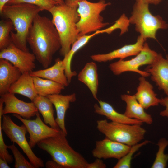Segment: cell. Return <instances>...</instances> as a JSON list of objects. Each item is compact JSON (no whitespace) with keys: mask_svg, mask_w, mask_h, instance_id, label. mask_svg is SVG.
Returning <instances> with one entry per match:
<instances>
[{"mask_svg":"<svg viewBox=\"0 0 168 168\" xmlns=\"http://www.w3.org/2000/svg\"><path fill=\"white\" fill-rule=\"evenodd\" d=\"M160 104L165 106V109L160 112V115L162 117L168 118V97L161 99Z\"/></svg>","mask_w":168,"mask_h":168,"instance_id":"cell-35","label":"cell"},{"mask_svg":"<svg viewBox=\"0 0 168 168\" xmlns=\"http://www.w3.org/2000/svg\"><path fill=\"white\" fill-rule=\"evenodd\" d=\"M8 92L22 95L29 98L31 101L38 95L33 77L28 72L22 73L18 80L10 86Z\"/></svg>","mask_w":168,"mask_h":168,"instance_id":"cell-23","label":"cell"},{"mask_svg":"<svg viewBox=\"0 0 168 168\" xmlns=\"http://www.w3.org/2000/svg\"><path fill=\"white\" fill-rule=\"evenodd\" d=\"M2 115V113L0 112V158L5 160L8 163L11 164L13 162V158L9 153L7 150L8 146L5 144L3 138L1 126Z\"/></svg>","mask_w":168,"mask_h":168,"instance_id":"cell-33","label":"cell"},{"mask_svg":"<svg viewBox=\"0 0 168 168\" xmlns=\"http://www.w3.org/2000/svg\"><path fill=\"white\" fill-rule=\"evenodd\" d=\"M0 59L9 61L18 68L22 73H30L35 68V62L36 58L34 54L20 49L12 42L0 50Z\"/></svg>","mask_w":168,"mask_h":168,"instance_id":"cell-10","label":"cell"},{"mask_svg":"<svg viewBox=\"0 0 168 168\" xmlns=\"http://www.w3.org/2000/svg\"><path fill=\"white\" fill-rule=\"evenodd\" d=\"M149 5L136 2L129 19V22L130 24L135 25V30L144 39L156 40L157 31L161 29H167L168 24L160 16H154L151 13Z\"/></svg>","mask_w":168,"mask_h":168,"instance_id":"cell-7","label":"cell"},{"mask_svg":"<svg viewBox=\"0 0 168 168\" xmlns=\"http://www.w3.org/2000/svg\"><path fill=\"white\" fill-rule=\"evenodd\" d=\"M66 136L60 130L57 135L43 140L37 145L64 168H86L89 163L82 154L70 146Z\"/></svg>","mask_w":168,"mask_h":168,"instance_id":"cell-4","label":"cell"},{"mask_svg":"<svg viewBox=\"0 0 168 168\" xmlns=\"http://www.w3.org/2000/svg\"><path fill=\"white\" fill-rule=\"evenodd\" d=\"M49 98L56 109L57 117L55 119L57 124L64 133L68 134L65 124V117L67 110L69 108L70 103L76 100V95L73 93L68 95L60 94L49 95L46 96Z\"/></svg>","mask_w":168,"mask_h":168,"instance_id":"cell-16","label":"cell"},{"mask_svg":"<svg viewBox=\"0 0 168 168\" xmlns=\"http://www.w3.org/2000/svg\"><path fill=\"white\" fill-rule=\"evenodd\" d=\"M13 115L26 127L30 135L28 142L31 148L40 141L57 135L60 130L49 127L45 124L41 119L38 112L36 115V118L34 120L23 118L16 114H14Z\"/></svg>","mask_w":168,"mask_h":168,"instance_id":"cell-11","label":"cell"},{"mask_svg":"<svg viewBox=\"0 0 168 168\" xmlns=\"http://www.w3.org/2000/svg\"><path fill=\"white\" fill-rule=\"evenodd\" d=\"M32 77H38L59 83L65 87L68 86V82L65 73V68L63 60L58 58L52 66L43 69L33 71L30 73Z\"/></svg>","mask_w":168,"mask_h":168,"instance_id":"cell-18","label":"cell"},{"mask_svg":"<svg viewBox=\"0 0 168 168\" xmlns=\"http://www.w3.org/2000/svg\"><path fill=\"white\" fill-rule=\"evenodd\" d=\"M32 102L42 114L45 123L53 128L60 130L54 118L53 104L49 99L46 96L38 95Z\"/></svg>","mask_w":168,"mask_h":168,"instance_id":"cell-25","label":"cell"},{"mask_svg":"<svg viewBox=\"0 0 168 168\" xmlns=\"http://www.w3.org/2000/svg\"><path fill=\"white\" fill-rule=\"evenodd\" d=\"M20 3L30 4L38 6L43 10L49 11L54 6L59 4L52 0H11L7 4Z\"/></svg>","mask_w":168,"mask_h":168,"instance_id":"cell-32","label":"cell"},{"mask_svg":"<svg viewBox=\"0 0 168 168\" xmlns=\"http://www.w3.org/2000/svg\"><path fill=\"white\" fill-rule=\"evenodd\" d=\"M97 34L96 31L91 34L79 36L72 45L69 52L64 57L62 60L65 68V73L69 83L72 77L77 74L76 72L72 71L71 68V62L73 55L77 51L86 45L91 39Z\"/></svg>","mask_w":168,"mask_h":168,"instance_id":"cell-24","label":"cell"},{"mask_svg":"<svg viewBox=\"0 0 168 168\" xmlns=\"http://www.w3.org/2000/svg\"><path fill=\"white\" fill-rule=\"evenodd\" d=\"M11 0H0V11L8 2Z\"/></svg>","mask_w":168,"mask_h":168,"instance_id":"cell-40","label":"cell"},{"mask_svg":"<svg viewBox=\"0 0 168 168\" xmlns=\"http://www.w3.org/2000/svg\"><path fill=\"white\" fill-rule=\"evenodd\" d=\"M78 80L85 84L90 90L93 98L98 101L97 94L99 86L97 67L93 62H88L78 75Z\"/></svg>","mask_w":168,"mask_h":168,"instance_id":"cell-22","label":"cell"},{"mask_svg":"<svg viewBox=\"0 0 168 168\" xmlns=\"http://www.w3.org/2000/svg\"><path fill=\"white\" fill-rule=\"evenodd\" d=\"M35 89L39 95L47 96L60 94L65 86L55 82L38 77H33Z\"/></svg>","mask_w":168,"mask_h":168,"instance_id":"cell-26","label":"cell"},{"mask_svg":"<svg viewBox=\"0 0 168 168\" xmlns=\"http://www.w3.org/2000/svg\"><path fill=\"white\" fill-rule=\"evenodd\" d=\"M0 99L5 104L3 115L13 113L19 115L22 117L30 119L36 115L38 109L33 102H26L20 100L15 94L8 92L0 96Z\"/></svg>","mask_w":168,"mask_h":168,"instance_id":"cell-12","label":"cell"},{"mask_svg":"<svg viewBox=\"0 0 168 168\" xmlns=\"http://www.w3.org/2000/svg\"><path fill=\"white\" fill-rule=\"evenodd\" d=\"M78 6H69L65 3L55 5L49 11L60 38V54L63 57L78 37L77 24L80 16L77 11Z\"/></svg>","mask_w":168,"mask_h":168,"instance_id":"cell-3","label":"cell"},{"mask_svg":"<svg viewBox=\"0 0 168 168\" xmlns=\"http://www.w3.org/2000/svg\"><path fill=\"white\" fill-rule=\"evenodd\" d=\"M6 161L0 158V168H10Z\"/></svg>","mask_w":168,"mask_h":168,"instance_id":"cell-39","label":"cell"},{"mask_svg":"<svg viewBox=\"0 0 168 168\" xmlns=\"http://www.w3.org/2000/svg\"><path fill=\"white\" fill-rule=\"evenodd\" d=\"M158 151L155 160L151 166L152 168H165L167 167L168 154L165 153L166 148L168 146V140L162 138L159 140L157 144Z\"/></svg>","mask_w":168,"mask_h":168,"instance_id":"cell-27","label":"cell"},{"mask_svg":"<svg viewBox=\"0 0 168 168\" xmlns=\"http://www.w3.org/2000/svg\"><path fill=\"white\" fill-rule=\"evenodd\" d=\"M139 85L134 95L143 108L147 109L160 104L161 99L156 97L157 95L153 91V86L150 82L142 76L139 78Z\"/></svg>","mask_w":168,"mask_h":168,"instance_id":"cell-19","label":"cell"},{"mask_svg":"<svg viewBox=\"0 0 168 168\" xmlns=\"http://www.w3.org/2000/svg\"><path fill=\"white\" fill-rule=\"evenodd\" d=\"M158 54L151 49L146 42L140 52L134 58L124 60L119 59L110 64L109 68L113 73L119 75L126 72H132L138 73L145 77L150 76L146 71L139 69V67L145 65H150L156 58Z\"/></svg>","mask_w":168,"mask_h":168,"instance_id":"cell-9","label":"cell"},{"mask_svg":"<svg viewBox=\"0 0 168 168\" xmlns=\"http://www.w3.org/2000/svg\"><path fill=\"white\" fill-rule=\"evenodd\" d=\"M130 24L129 19L123 14L112 26L105 29L98 30L97 32L98 34L105 33L110 34L115 30L119 29L121 31L120 35H121L128 31Z\"/></svg>","mask_w":168,"mask_h":168,"instance_id":"cell-30","label":"cell"},{"mask_svg":"<svg viewBox=\"0 0 168 168\" xmlns=\"http://www.w3.org/2000/svg\"><path fill=\"white\" fill-rule=\"evenodd\" d=\"M57 2L59 4H62L65 3V2L63 0H52Z\"/></svg>","mask_w":168,"mask_h":168,"instance_id":"cell-41","label":"cell"},{"mask_svg":"<svg viewBox=\"0 0 168 168\" xmlns=\"http://www.w3.org/2000/svg\"><path fill=\"white\" fill-rule=\"evenodd\" d=\"M82 0H65V3L66 4L71 6H78V2Z\"/></svg>","mask_w":168,"mask_h":168,"instance_id":"cell-38","label":"cell"},{"mask_svg":"<svg viewBox=\"0 0 168 168\" xmlns=\"http://www.w3.org/2000/svg\"><path fill=\"white\" fill-rule=\"evenodd\" d=\"M110 4L104 0H100L96 2L82 0L78 2L77 11L80 19L77 24L78 37L95 32L109 24V23L103 22L100 13Z\"/></svg>","mask_w":168,"mask_h":168,"instance_id":"cell-6","label":"cell"},{"mask_svg":"<svg viewBox=\"0 0 168 168\" xmlns=\"http://www.w3.org/2000/svg\"><path fill=\"white\" fill-rule=\"evenodd\" d=\"M145 70L150 74L151 80L159 89L163 90L168 97V56L165 58L161 54H158L155 61Z\"/></svg>","mask_w":168,"mask_h":168,"instance_id":"cell-15","label":"cell"},{"mask_svg":"<svg viewBox=\"0 0 168 168\" xmlns=\"http://www.w3.org/2000/svg\"><path fill=\"white\" fill-rule=\"evenodd\" d=\"M146 40L139 35L134 44L125 45L108 53L93 54L90 57L93 61L100 63L105 62L116 58L123 59L137 55L142 49Z\"/></svg>","mask_w":168,"mask_h":168,"instance_id":"cell-14","label":"cell"},{"mask_svg":"<svg viewBox=\"0 0 168 168\" xmlns=\"http://www.w3.org/2000/svg\"><path fill=\"white\" fill-rule=\"evenodd\" d=\"M120 98L126 104L125 110L124 114L126 116L148 124H152L153 119L151 115L145 111L144 109L138 102L134 95L122 94Z\"/></svg>","mask_w":168,"mask_h":168,"instance_id":"cell-17","label":"cell"},{"mask_svg":"<svg viewBox=\"0 0 168 168\" xmlns=\"http://www.w3.org/2000/svg\"><path fill=\"white\" fill-rule=\"evenodd\" d=\"M106 165L101 159L96 158L94 162L88 163L86 168H105Z\"/></svg>","mask_w":168,"mask_h":168,"instance_id":"cell-34","label":"cell"},{"mask_svg":"<svg viewBox=\"0 0 168 168\" xmlns=\"http://www.w3.org/2000/svg\"><path fill=\"white\" fill-rule=\"evenodd\" d=\"M14 143L8 146V148L11 150L14 156L15 159L14 168H35L30 162L28 161L19 151Z\"/></svg>","mask_w":168,"mask_h":168,"instance_id":"cell-31","label":"cell"},{"mask_svg":"<svg viewBox=\"0 0 168 168\" xmlns=\"http://www.w3.org/2000/svg\"><path fill=\"white\" fill-rule=\"evenodd\" d=\"M45 166L47 168H64L63 166L53 160L48 161L45 163Z\"/></svg>","mask_w":168,"mask_h":168,"instance_id":"cell-36","label":"cell"},{"mask_svg":"<svg viewBox=\"0 0 168 168\" xmlns=\"http://www.w3.org/2000/svg\"><path fill=\"white\" fill-rule=\"evenodd\" d=\"M27 42L36 59L44 68L49 67L53 56L61 47L59 35L52 20L39 14L34 20Z\"/></svg>","mask_w":168,"mask_h":168,"instance_id":"cell-1","label":"cell"},{"mask_svg":"<svg viewBox=\"0 0 168 168\" xmlns=\"http://www.w3.org/2000/svg\"><path fill=\"white\" fill-rule=\"evenodd\" d=\"M98 105L95 104L94 105V112L98 114L104 116L112 122L128 124L142 125L141 121L130 119L124 114L117 112L110 104L101 100L98 101Z\"/></svg>","mask_w":168,"mask_h":168,"instance_id":"cell-21","label":"cell"},{"mask_svg":"<svg viewBox=\"0 0 168 168\" xmlns=\"http://www.w3.org/2000/svg\"><path fill=\"white\" fill-rule=\"evenodd\" d=\"M43 11L35 5L20 3L6 4L0 11V14L12 23L16 32L11 33V42L16 47L25 51H29L27 38L35 16Z\"/></svg>","mask_w":168,"mask_h":168,"instance_id":"cell-2","label":"cell"},{"mask_svg":"<svg viewBox=\"0 0 168 168\" xmlns=\"http://www.w3.org/2000/svg\"><path fill=\"white\" fill-rule=\"evenodd\" d=\"M151 142L146 140L142 142L138 143L131 146L129 151L124 156L118 160L114 168H130L133 154L140 148Z\"/></svg>","mask_w":168,"mask_h":168,"instance_id":"cell-29","label":"cell"},{"mask_svg":"<svg viewBox=\"0 0 168 168\" xmlns=\"http://www.w3.org/2000/svg\"><path fill=\"white\" fill-rule=\"evenodd\" d=\"M95 144L91 152L92 156L104 159L114 158L119 160L127 154L131 147L106 138L96 141Z\"/></svg>","mask_w":168,"mask_h":168,"instance_id":"cell-13","label":"cell"},{"mask_svg":"<svg viewBox=\"0 0 168 168\" xmlns=\"http://www.w3.org/2000/svg\"><path fill=\"white\" fill-rule=\"evenodd\" d=\"M96 124L97 129L105 138L131 146L142 140L146 133L139 124L108 122L106 119L98 120Z\"/></svg>","mask_w":168,"mask_h":168,"instance_id":"cell-5","label":"cell"},{"mask_svg":"<svg viewBox=\"0 0 168 168\" xmlns=\"http://www.w3.org/2000/svg\"><path fill=\"white\" fill-rule=\"evenodd\" d=\"M136 2H141L148 4H152L155 5L158 4L163 0H135Z\"/></svg>","mask_w":168,"mask_h":168,"instance_id":"cell-37","label":"cell"},{"mask_svg":"<svg viewBox=\"0 0 168 168\" xmlns=\"http://www.w3.org/2000/svg\"><path fill=\"white\" fill-rule=\"evenodd\" d=\"M21 74L20 70L9 61L0 59V95L8 92L10 86Z\"/></svg>","mask_w":168,"mask_h":168,"instance_id":"cell-20","label":"cell"},{"mask_svg":"<svg viewBox=\"0 0 168 168\" xmlns=\"http://www.w3.org/2000/svg\"><path fill=\"white\" fill-rule=\"evenodd\" d=\"M1 126L2 130L10 141L19 146L35 168L44 166L43 161L34 153L26 140V135L27 131L23 124L19 126L14 123L9 116L3 114Z\"/></svg>","mask_w":168,"mask_h":168,"instance_id":"cell-8","label":"cell"},{"mask_svg":"<svg viewBox=\"0 0 168 168\" xmlns=\"http://www.w3.org/2000/svg\"><path fill=\"white\" fill-rule=\"evenodd\" d=\"M14 28L12 22L9 19L0 21V50L7 47L12 42L10 35Z\"/></svg>","mask_w":168,"mask_h":168,"instance_id":"cell-28","label":"cell"}]
</instances>
